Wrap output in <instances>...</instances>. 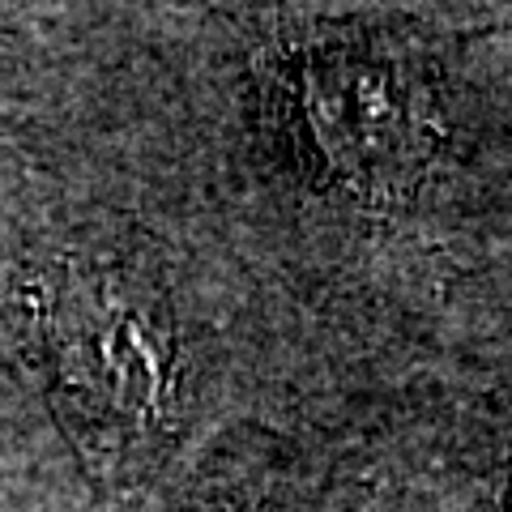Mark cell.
Here are the masks:
<instances>
[{"instance_id": "cell-1", "label": "cell", "mask_w": 512, "mask_h": 512, "mask_svg": "<svg viewBox=\"0 0 512 512\" xmlns=\"http://www.w3.org/2000/svg\"><path fill=\"white\" fill-rule=\"evenodd\" d=\"M47 338L94 440L137 448L175 423L180 342L163 295L120 274H69L52 291Z\"/></svg>"}, {"instance_id": "cell-2", "label": "cell", "mask_w": 512, "mask_h": 512, "mask_svg": "<svg viewBox=\"0 0 512 512\" xmlns=\"http://www.w3.org/2000/svg\"><path fill=\"white\" fill-rule=\"evenodd\" d=\"M291 128L325 184L359 201L397 197L427 158V107L406 64L359 43H316L286 69Z\"/></svg>"}]
</instances>
